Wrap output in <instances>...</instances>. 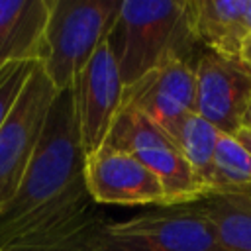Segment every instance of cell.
Returning <instances> with one entry per match:
<instances>
[{
	"instance_id": "7",
	"label": "cell",
	"mask_w": 251,
	"mask_h": 251,
	"mask_svg": "<svg viewBox=\"0 0 251 251\" xmlns=\"http://www.w3.org/2000/svg\"><path fill=\"white\" fill-rule=\"evenodd\" d=\"M75 120L84 155L98 151L122 110L124 82L104 41L71 86Z\"/></svg>"
},
{
	"instance_id": "14",
	"label": "cell",
	"mask_w": 251,
	"mask_h": 251,
	"mask_svg": "<svg viewBox=\"0 0 251 251\" xmlns=\"http://www.w3.org/2000/svg\"><path fill=\"white\" fill-rule=\"evenodd\" d=\"M220 135L222 133L210 122L194 112L188 114L171 133L200 188L204 190V196L214 192V153Z\"/></svg>"
},
{
	"instance_id": "19",
	"label": "cell",
	"mask_w": 251,
	"mask_h": 251,
	"mask_svg": "<svg viewBox=\"0 0 251 251\" xmlns=\"http://www.w3.org/2000/svg\"><path fill=\"white\" fill-rule=\"evenodd\" d=\"M241 59H243V63L249 67V71H251V35L245 39V43H243V49H241Z\"/></svg>"
},
{
	"instance_id": "11",
	"label": "cell",
	"mask_w": 251,
	"mask_h": 251,
	"mask_svg": "<svg viewBox=\"0 0 251 251\" xmlns=\"http://www.w3.org/2000/svg\"><path fill=\"white\" fill-rule=\"evenodd\" d=\"M49 0H0V73L14 63H39Z\"/></svg>"
},
{
	"instance_id": "15",
	"label": "cell",
	"mask_w": 251,
	"mask_h": 251,
	"mask_svg": "<svg viewBox=\"0 0 251 251\" xmlns=\"http://www.w3.org/2000/svg\"><path fill=\"white\" fill-rule=\"evenodd\" d=\"M243 188H251V155L233 135L222 133L214 153V192Z\"/></svg>"
},
{
	"instance_id": "4",
	"label": "cell",
	"mask_w": 251,
	"mask_h": 251,
	"mask_svg": "<svg viewBox=\"0 0 251 251\" xmlns=\"http://www.w3.org/2000/svg\"><path fill=\"white\" fill-rule=\"evenodd\" d=\"M84 245L88 251H226L212 224L190 204L102 222Z\"/></svg>"
},
{
	"instance_id": "2",
	"label": "cell",
	"mask_w": 251,
	"mask_h": 251,
	"mask_svg": "<svg viewBox=\"0 0 251 251\" xmlns=\"http://www.w3.org/2000/svg\"><path fill=\"white\" fill-rule=\"evenodd\" d=\"M124 86L173 63H196L190 0H122L106 37Z\"/></svg>"
},
{
	"instance_id": "20",
	"label": "cell",
	"mask_w": 251,
	"mask_h": 251,
	"mask_svg": "<svg viewBox=\"0 0 251 251\" xmlns=\"http://www.w3.org/2000/svg\"><path fill=\"white\" fill-rule=\"evenodd\" d=\"M243 126L245 127H251V102L247 106V112H245V118H243Z\"/></svg>"
},
{
	"instance_id": "16",
	"label": "cell",
	"mask_w": 251,
	"mask_h": 251,
	"mask_svg": "<svg viewBox=\"0 0 251 251\" xmlns=\"http://www.w3.org/2000/svg\"><path fill=\"white\" fill-rule=\"evenodd\" d=\"M35 63H14L0 73V127L10 116Z\"/></svg>"
},
{
	"instance_id": "17",
	"label": "cell",
	"mask_w": 251,
	"mask_h": 251,
	"mask_svg": "<svg viewBox=\"0 0 251 251\" xmlns=\"http://www.w3.org/2000/svg\"><path fill=\"white\" fill-rule=\"evenodd\" d=\"M92 229H94V227H92ZM92 229H90V231H92ZM90 231H86L84 235H78V237H75V239H71V241H65V243H61V245H57V247H53V249H47V251H88L86 245H84V237H86Z\"/></svg>"
},
{
	"instance_id": "1",
	"label": "cell",
	"mask_w": 251,
	"mask_h": 251,
	"mask_svg": "<svg viewBox=\"0 0 251 251\" xmlns=\"http://www.w3.org/2000/svg\"><path fill=\"white\" fill-rule=\"evenodd\" d=\"M71 88L57 92L14 200L0 214L2 251H47L104 220L84 182Z\"/></svg>"
},
{
	"instance_id": "18",
	"label": "cell",
	"mask_w": 251,
	"mask_h": 251,
	"mask_svg": "<svg viewBox=\"0 0 251 251\" xmlns=\"http://www.w3.org/2000/svg\"><path fill=\"white\" fill-rule=\"evenodd\" d=\"M233 137L243 145V149L251 155V127H245V126H241L235 133H233Z\"/></svg>"
},
{
	"instance_id": "6",
	"label": "cell",
	"mask_w": 251,
	"mask_h": 251,
	"mask_svg": "<svg viewBox=\"0 0 251 251\" xmlns=\"http://www.w3.org/2000/svg\"><path fill=\"white\" fill-rule=\"evenodd\" d=\"M55 96V86L35 63L0 127V214L20 188Z\"/></svg>"
},
{
	"instance_id": "5",
	"label": "cell",
	"mask_w": 251,
	"mask_h": 251,
	"mask_svg": "<svg viewBox=\"0 0 251 251\" xmlns=\"http://www.w3.org/2000/svg\"><path fill=\"white\" fill-rule=\"evenodd\" d=\"M106 143L131 153L161 180L167 206L190 204L204 196V190L173 137L143 114L122 108Z\"/></svg>"
},
{
	"instance_id": "8",
	"label": "cell",
	"mask_w": 251,
	"mask_h": 251,
	"mask_svg": "<svg viewBox=\"0 0 251 251\" xmlns=\"http://www.w3.org/2000/svg\"><path fill=\"white\" fill-rule=\"evenodd\" d=\"M194 114L210 122L220 133L233 135L251 102V71L243 59L222 57L202 49L194 63Z\"/></svg>"
},
{
	"instance_id": "21",
	"label": "cell",
	"mask_w": 251,
	"mask_h": 251,
	"mask_svg": "<svg viewBox=\"0 0 251 251\" xmlns=\"http://www.w3.org/2000/svg\"><path fill=\"white\" fill-rule=\"evenodd\" d=\"M247 24H249V29H251V0H247Z\"/></svg>"
},
{
	"instance_id": "10",
	"label": "cell",
	"mask_w": 251,
	"mask_h": 251,
	"mask_svg": "<svg viewBox=\"0 0 251 251\" xmlns=\"http://www.w3.org/2000/svg\"><path fill=\"white\" fill-rule=\"evenodd\" d=\"M196 78L194 63H167L129 86H124L122 108H131L157 124L169 135L194 112Z\"/></svg>"
},
{
	"instance_id": "13",
	"label": "cell",
	"mask_w": 251,
	"mask_h": 251,
	"mask_svg": "<svg viewBox=\"0 0 251 251\" xmlns=\"http://www.w3.org/2000/svg\"><path fill=\"white\" fill-rule=\"evenodd\" d=\"M190 206L212 224L226 251H251V188L212 192Z\"/></svg>"
},
{
	"instance_id": "9",
	"label": "cell",
	"mask_w": 251,
	"mask_h": 251,
	"mask_svg": "<svg viewBox=\"0 0 251 251\" xmlns=\"http://www.w3.org/2000/svg\"><path fill=\"white\" fill-rule=\"evenodd\" d=\"M84 182L98 206L167 208L161 180L131 153L104 143L84 159Z\"/></svg>"
},
{
	"instance_id": "12",
	"label": "cell",
	"mask_w": 251,
	"mask_h": 251,
	"mask_svg": "<svg viewBox=\"0 0 251 251\" xmlns=\"http://www.w3.org/2000/svg\"><path fill=\"white\" fill-rule=\"evenodd\" d=\"M194 37L202 49L222 57L241 59L247 24V0H190Z\"/></svg>"
},
{
	"instance_id": "3",
	"label": "cell",
	"mask_w": 251,
	"mask_h": 251,
	"mask_svg": "<svg viewBox=\"0 0 251 251\" xmlns=\"http://www.w3.org/2000/svg\"><path fill=\"white\" fill-rule=\"evenodd\" d=\"M122 0H49L39 67L57 92L73 86L106 41Z\"/></svg>"
}]
</instances>
